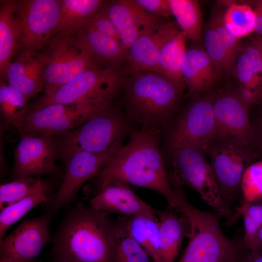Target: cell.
Returning <instances> with one entry per match:
<instances>
[{"label":"cell","instance_id":"6da1fadb","mask_svg":"<svg viewBox=\"0 0 262 262\" xmlns=\"http://www.w3.org/2000/svg\"><path fill=\"white\" fill-rule=\"evenodd\" d=\"M159 131H132L127 144L97 175L99 189L114 180L124 181L155 191L166 199L169 208L176 209L178 200L160 148Z\"/></svg>","mask_w":262,"mask_h":262},{"label":"cell","instance_id":"7a4b0ae2","mask_svg":"<svg viewBox=\"0 0 262 262\" xmlns=\"http://www.w3.org/2000/svg\"><path fill=\"white\" fill-rule=\"evenodd\" d=\"M115 222L109 213L77 204L54 237V262H114Z\"/></svg>","mask_w":262,"mask_h":262},{"label":"cell","instance_id":"3957f363","mask_svg":"<svg viewBox=\"0 0 262 262\" xmlns=\"http://www.w3.org/2000/svg\"><path fill=\"white\" fill-rule=\"evenodd\" d=\"M183 93L161 74L137 72L123 76L117 103L131 122L160 130L177 109Z\"/></svg>","mask_w":262,"mask_h":262},{"label":"cell","instance_id":"277c9868","mask_svg":"<svg viewBox=\"0 0 262 262\" xmlns=\"http://www.w3.org/2000/svg\"><path fill=\"white\" fill-rule=\"evenodd\" d=\"M131 122L117 103L87 121L74 130L61 135L57 156L66 158L78 151L116 154L124 146Z\"/></svg>","mask_w":262,"mask_h":262},{"label":"cell","instance_id":"5b68a950","mask_svg":"<svg viewBox=\"0 0 262 262\" xmlns=\"http://www.w3.org/2000/svg\"><path fill=\"white\" fill-rule=\"evenodd\" d=\"M123 76L114 68L86 70L53 91L45 94L32 110L51 103L79 104L102 111L117 103Z\"/></svg>","mask_w":262,"mask_h":262},{"label":"cell","instance_id":"8992f818","mask_svg":"<svg viewBox=\"0 0 262 262\" xmlns=\"http://www.w3.org/2000/svg\"><path fill=\"white\" fill-rule=\"evenodd\" d=\"M186 216L191 232L179 262H239L244 255L242 239H229L224 234L217 214L193 208Z\"/></svg>","mask_w":262,"mask_h":262},{"label":"cell","instance_id":"52a82bcc","mask_svg":"<svg viewBox=\"0 0 262 262\" xmlns=\"http://www.w3.org/2000/svg\"><path fill=\"white\" fill-rule=\"evenodd\" d=\"M173 171L169 179L195 190L201 197L220 217L229 219L231 208L223 199L212 169L202 149L183 145L169 150Z\"/></svg>","mask_w":262,"mask_h":262},{"label":"cell","instance_id":"ba28073f","mask_svg":"<svg viewBox=\"0 0 262 262\" xmlns=\"http://www.w3.org/2000/svg\"><path fill=\"white\" fill-rule=\"evenodd\" d=\"M42 53L45 94L49 93L88 70L104 68L78 43L75 35H53Z\"/></svg>","mask_w":262,"mask_h":262},{"label":"cell","instance_id":"9c48e42d","mask_svg":"<svg viewBox=\"0 0 262 262\" xmlns=\"http://www.w3.org/2000/svg\"><path fill=\"white\" fill-rule=\"evenodd\" d=\"M61 0H16L20 28L19 41L24 50L37 52L45 48L58 23Z\"/></svg>","mask_w":262,"mask_h":262},{"label":"cell","instance_id":"30bf717a","mask_svg":"<svg viewBox=\"0 0 262 262\" xmlns=\"http://www.w3.org/2000/svg\"><path fill=\"white\" fill-rule=\"evenodd\" d=\"M215 132L213 144L245 148L253 143L256 133L249 121L248 107L234 91L214 98Z\"/></svg>","mask_w":262,"mask_h":262},{"label":"cell","instance_id":"8fae6325","mask_svg":"<svg viewBox=\"0 0 262 262\" xmlns=\"http://www.w3.org/2000/svg\"><path fill=\"white\" fill-rule=\"evenodd\" d=\"M213 100L206 97L196 98L183 110L171 131L169 150L191 145L207 151L215 132Z\"/></svg>","mask_w":262,"mask_h":262},{"label":"cell","instance_id":"7c38bea8","mask_svg":"<svg viewBox=\"0 0 262 262\" xmlns=\"http://www.w3.org/2000/svg\"><path fill=\"white\" fill-rule=\"evenodd\" d=\"M99 114L82 104L51 103L28 111L19 131L22 136L62 135Z\"/></svg>","mask_w":262,"mask_h":262},{"label":"cell","instance_id":"4fadbf2b","mask_svg":"<svg viewBox=\"0 0 262 262\" xmlns=\"http://www.w3.org/2000/svg\"><path fill=\"white\" fill-rule=\"evenodd\" d=\"M115 154L78 151L66 157L63 180L57 193L48 202L45 216L50 220L60 209L70 203L82 184L97 175Z\"/></svg>","mask_w":262,"mask_h":262},{"label":"cell","instance_id":"5bb4252c","mask_svg":"<svg viewBox=\"0 0 262 262\" xmlns=\"http://www.w3.org/2000/svg\"><path fill=\"white\" fill-rule=\"evenodd\" d=\"M50 220L45 215L23 221L0 241V258L32 262L50 240Z\"/></svg>","mask_w":262,"mask_h":262},{"label":"cell","instance_id":"9a60e30c","mask_svg":"<svg viewBox=\"0 0 262 262\" xmlns=\"http://www.w3.org/2000/svg\"><path fill=\"white\" fill-rule=\"evenodd\" d=\"M57 142L52 137L22 135L15 150L13 174L35 177L56 173Z\"/></svg>","mask_w":262,"mask_h":262},{"label":"cell","instance_id":"2e32d148","mask_svg":"<svg viewBox=\"0 0 262 262\" xmlns=\"http://www.w3.org/2000/svg\"><path fill=\"white\" fill-rule=\"evenodd\" d=\"M207 150L221 196L230 207L241 191L248 153L245 148L217 144H212Z\"/></svg>","mask_w":262,"mask_h":262},{"label":"cell","instance_id":"e0dca14e","mask_svg":"<svg viewBox=\"0 0 262 262\" xmlns=\"http://www.w3.org/2000/svg\"><path fill=\"white\" fill-rule=\"evenodd\" d=\"M180 30L176 21H168L154 33L140 36L127 51L122 76L148 71L157 64L165 44Z\"/></svg>","mask_w":262,"mask_h":262},{"label":"cell","instance_id":"ac0fdd59","mask_svg":"<svg viewBox=\"0 0 262 262\" xmlns=\"http://www.w3.org/2000/svg\"><path fill=\"white\" fill-rule=\"evenodd\" d=\"M90 205L98 210L126 217L155 211L135 194L128 183L119 180L112 181L100 188L90 199Z\"/></svg>","mask_w":262,"mask_h":262},{"label":"cell","instance_id":"d6986e66","mask_svg":"<svg viewBox=\"0 0 262 262\" xmlns=\"http://www.w3.org/2000/svg\"><path fill=\"white\" fill-rule=\"evenodd\" d=\"M159 219L160 241L153 262H174L181 243L191 232L189 221L181 213L168 207L164 211L155 209Z\"/></svg>","mask_w":262,"mask_h":262},{"label":"cell","instance_id":"ffe728a7","mask_svg":"<svg viewBox=\"0 0 262 262\" xmlns=\"http://www.w3.org/2000/svg\"><path fill=\"white\" fill-rule=\"evenodd\" d=\"M44 59L42 53L24 50L7 70L8 83L27 98L36 95L45 84Z\"/></svg>","mask_w":262,"mask_h":262},{"label":"cell","instance_id":"44dd1931","mask_svg":"<svg viewBox=\"0 0 262 262\" xmlns=\"http://www.w3.org/2000/svg\"><path fill=\"white\" fill-rule=\"evenodd\" d=\"M181 73L188 96L194 98L209 90L219 73L205 49L198 46L187 49Z\"/></svg>","mask_w":262,"mask_h":262},{"label":"cell","instance_id":"7402d4cb","mask_svg":"<svg viewBox=\"0 0 262 262\" xmlns=\"http://www.w3.org/2000/svg\"><path fill=\"white\" fill-rule=\"evenodd\" d=\"M75 36L79 45L102 67L121 70L125 64L127 51L122 45L88 24Z\"/></svg>","mask_w":262,"mask_h":262},{"label":"cell","instance_id":"603a6c76","mask_svg":"<svg viewBox=\"0 0 262 262\" xmlns=\"http://www.w3.org/2000/svg\"><path fill=\"white\" fill-rule=\"evenodd\" d=\"M105 1L62 0L59 20L52 36L60 34H76L100 10Z\"/></svg>","mask_w":262,"mask_h":262},{"label":"cell","instance_id":"cb8c5ba5","mask_svg":"<svg viewBox=\"0 0 262 262\" xmlns=\"http://www.w3.org/2000/svg\"><path fill=\"white\" fill-rule=\"evenodd\" d=\"M20 28L16 13V0H0V75L6 78L7 69L19 41Z\"/></svg>","mask_w":262,"mask_h":262},{"label":"cell","instance_id":"d4e9b609","mask_svg":"<svg viewBox=\"0 0 262 262\" xmlns=\"http://www.w3.org/2000/svg\"><path fill=\"white\" fill-rule=\"evenodd\" d=\"M186 41L181 31L177 33L164 45L157 65L148 70L164 76L183 92L185 86L181 67L187 50Z\"/></svg>","mask_w":262,"mask_h":262},{"label":"cell","instance_id":"484cf974","mask_svg":"<svg viewBox=\"0 0 262 262\" xmlns=\"http://www.w3.org/2000/svg\"><path fill=\"white\" fill-rule=\"evenodd\" d=\"M125 217L130 233L153 262L160 241L159 223L155 209L153 212L144 213Z\"/></svg>","mask_w":262,"mask_h":262},{"label":"cell","instance_id":"4316f807","mask_svg":"<svg viewBox=\"0 0 262 262\" xmlns=\"http://www.w3.org/2000/svg\"><path fill=\"white\" fill-rule=\"evenodd\" d=\"M172 15L186 40L200 42L203 20L198 2L196 0H168Z\"/></svg>","mask_w":262,"mask_h":262},{"label":"cell","instance_id":"83f0119b","mask_svg":"<svg viewBox=\"0 0 262 262\" xmlns=\"http://www.w3.org/2000/svg\"><path fill=\"white\" fill-rule=\"evenodd\" d=\"M114 262H153L130 233L125 216L115 222Z\"/></svg>","mask_w":262,"mask_h":262},{"label":"cell","instance_id":"f1b7e54d","mask_svg":"<svg viewBox=\"0 0 262 262\" xmlns=\"http://www.w3.org/2000/svg\"><path fill=\"white\" fill-rule=\"evenodd\" d=\"M102 9L113 23L122 46L128 51L139 37V34L125 0L105 1Z\"/></svg>","mask_w":262,"mask_h":262},{"label":"cell","instance_id":"f546056e","mask_svg":"<svg viewBox=\"0 0 262 262\" xmlns=\"http://www.w3.org/2000/svg\"><path fill=\"white\" fill-rule=\"evenodd\" d=\"M29 98L2 80L0 85V113L5 122L20 130L28 112Z\"/></svg>","mask_w":262,"mask_h":262},{"label":"cell","instance_id":"4dcf8cb0","mask_svg":"<svg viewBox=\"0 0 262 262\" xmlns=\"http://www.w3.org/2000/svg\"><path fill=\"white\" fill-rule=\"evenodd\" d=\"M49 190L47 183L38 178L22 176L0 186V208L13 204L28 196Z\"/></svg>","mask_w":262,"mask_h":262},{"label":"cell","instance_id":"1f68e13d","mask_svg":"<svg viewBox=\"0 0 262 262\" xmlns=\"http://www.w3.org/2000/svg\"><path fill=\"white\" fill-rule=\"evenodd\" d=\"M223 19L226 29L239 40L255 32L256 14L248 5L231 3L224 13Z\"/></svg>","mask_w":262,"mask_h":262},{"label":"cell","instance_id":"d6a6232c","mask_svg":"<svg viewBox=\"0 0 262 262\" xmlns=\"http://www.w3.org/2000/svg\"><path fill=\"white\" fill-rule=\"evenodd\" d=\"M229 219L228 226L233 224L240 216L243 218L244 235L243 240L246 248L254 251L257 232L262 226V202H255L239 206Z\"/></svg>","mask_w":262,"mask_h":262},{"label":"cell","instance_id":"836d02e7","mask_svg":"<svg viewBox=\"0 0 262 262\" xmlns=\"http://www.w3.org/2000/svg\"><path fill=\"white\" fill-rule=\"evenodd\" d=\"M50 199L49 190L28 196L13 204L6 206L0 213V240L8 229L35 206Z\"/></svg>","mask_w":262,"mask_h":262},{"label":"cell","instance_id":"e575fe53","mask_svg":"<svg viewBox=\"0 0 262 262\" xmlns=\"http://www.w3.org/2000/svg\"><path fill=\"white\" fill-rule=\"evenodd\" d=\"M203 41L205 50L219 72L231 74L235 72V63L231 59L216 31L209 21L203 31Z\"/></svg>","mask_w":262,"mask_h":262},{"label":"cell","instance_id":"d590c367","mask_svg":"<svg viewBox=\"0 0 262 262\" xmlns=\"http://www.w3.org/2000/svg\"><path fill=\"white\" fill-rule=\"evenodd\" d=\"M241 191L242 201L239 206L257 202L262 198V162L246 168L242 179Z\"/></svg>","mask_w":262,"mask_h":262},{"label":"cell","instance_id":"8d00e7d4","mask_svg":"<svg viewBox=\"0 0 262 262\" xmlns=\"http://www.w3.org/2000/svg\"><path fill=\"white\" fill-rule=\"evenodd\" d=\"M129 7L135 26L139 36L151 34L168 22L167 18L147 12L138 5L134 0H125Z\"/></svg>","mask_w":262,"mask_h":262},{"label":"cell","instance_id":"74e56055","mask_svg":"<svg viewBox=\"0 0 262 262\" xmlns=\"http://www.w3.org/2000/svg\"><path fill=\"white\" fill-rule=\"evenodd\" d=\"M235 72L240 86L249 89L262 88L261 78L253 69L243 50L238 54L235 62Z\"/></svg>","mask_w":262,"mask_h":262},{"label":"cell","instance_id":"f35d334b","mask_svg":"<svg viewBox=\"0 0 262 262\" xmlns=\"http://www.w3.org/2000/svg\"><path fill=\"white\" fill-rule=\"evenodd\" d=\"M223 14L220 10H215L208 21L216 31L231 59L235 63L239 53V39L231 34L225 27L223 19Z\"/></svg>","mask_w":262,"mask_h":262},{"label":"cell","instance_id":"ab89813d","mask_svg":"<svg viewBox=\"0 0 262 262\" xmlns=\"http://www.w3.org/2000/svg\"><path fill=\"white\" fill-rule=\"evenodd\" d=\"M86 24L103 35L109 37L121 44L115 26L102 10V7Z\"/></svg>","mask_w":262,"mask_h":262},{"label":"cell","instance_id":"60d3db41","mask_svg":"<svg viewBox=\"0 0 262 262\" xmlns=\"http://www.w3.org/2000/svg\"><path fill=\"white\" fill-rule=\"evenodd\" d=\"M140 6L153 15L168 19L172 15L168 0H134Z\"/></svg>","mask_w":262,"mask_h":262},{"label":"cell","instance_id":"b9f144b4","mask_svg":"<svg viewBox=\"0 0 262 262\" xmlns=\"http://www.w3.org/2000/svg\"><path fill=\"white\" fill-rule=\"evenodd\" d=\"M252 66L262 80V50L258 38H255L243 50Z\"/></svg>","mask_w":262,"mask_h":262},{"label":"cell","instance_id":"7bdbcfd3","mask_svg":"<svg viewBox=\"0 0 262 262\" xmlns=\"http://www.w3.org/2000/svg\"><path fill=\"white\" fill-rule=\"evenodd\" d=\"M234 91L241 100L248 107L262 97V88L249 89L240 86Z\"/></svg>","mask_w":262,"mask_h":262},{"label":"cell","instance_id":"ee69618b","mask_svg":"<svg viewBox=\"0 0 262 262\" xmlns=\"http://www.w3.org/2000/svg\"><path fill=\"white\" fill-rule=\"evenodd\" d=\"M254 3L253 10L256 16L255 32L262 36V0H256Z\"/></svg>","mask_w":262,"mask_h":262},{"label":"cell","instance_id":"f6af8a7d","mask_svg":"<svg viewBox=\"0 0 262 262\" xmlns=\"http://www.w3.org/2000/svg\"><path fill=\"white\" fill-rule=\"evenodd\" d=\"M239 262H262V254L251 251L246 255H244Z\"/></svg>","mask_w":262,"mask_h":262},{"label":"cell","instance_id":"bcb514c9","mask_svg":"<svg viewBox=\"0 0 262 262\" xmlns=\"http://www.w3.org/2000/svg\"><path fill=\"white\" fill-rule=\"evenodd\" d=\"M253 252L262 253V226L259 229L256 241V246Z\"/></svg>","mask_w":262,"mask_h":262},{"label":"cell","instance_id":"7dc6e473","mask_svg":"<svg viewBox=\"0 0 262 262\" xmlns=\"http://www.w3.org/2000/svg\"><path fill=\"white\" fill-rule=\"evenodd\" d=\"M0 262H16L7 258H0Z\"/></svg>","mask_w":262,"mask_h":262},{"label":"cell","instance_id":"c3c4849f","mask_svg":"<svg viewBox=\"0 0 262 262\" xmlns=\"http://www.w3.org/2000/svg\"><path fill=\"white\" fill-rule=\"evenodd\" d=\"M258 41L261 47V49L262 50V37H258Z\"/></svg>","mask_w":262,"mask_h":262},{"label":"cell","instance_id":"681fc988","mask_svg":"<svg viewBox=\"0 0 262 262\" xmlns=\"http://www.w3.org/2000/svg\"><path fill=\"white\" fill-rule=\"evenodd\" d=\"M260 131H261V134L262 137V120L261 121V125H260Z\"/></svg>","mask_w":262,"mask_h":262}]
</instances>
